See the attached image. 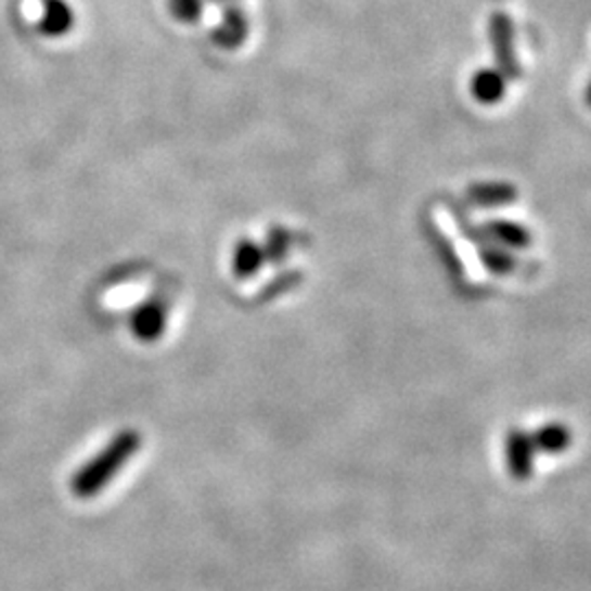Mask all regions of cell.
Returning <instances> with one entry per match:
<instances>
[{
	"label": "cell",
	"mask_w": 591,
	"mask_h": 591,
	"mask_svg": "<svg viewBox=\"0 0 591 591\" xmlns=\"http://www.w3.org/2000/svg\"><path fill=\"white\" fill-rule=\"evenodd\" d=\"M530 445H528V438L526 436H513L511 438V445H509V460H511V466L515 471V476L519 478H526L528 476V462H530Z\"/></svg>",
	"instance_id": "6da1fadb"
},
{
	"label": "cell",
	"mask_w": 591,
	"mask_h": 591,
	"mask_svg": "<svg viewBox=\"0 0 591 591\" xmlns=\"http://www.w3.org/2000/svg\"><path fill=\"white\" fill-rule=\"evenodd\" d=\"M543 449H548V451H558V449H563L565 445H567V434L563 432V427H558V425H550V427H545L541 434H539V440H537Z\"/></svg>",
	"instance_id": "7a4b0ae2"
}]
</instances>
